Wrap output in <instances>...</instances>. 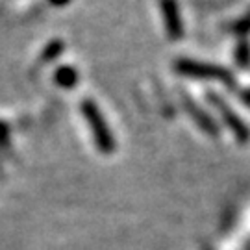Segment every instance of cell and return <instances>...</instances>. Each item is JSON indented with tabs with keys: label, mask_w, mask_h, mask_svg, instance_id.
Wrapping results in <instances>:
<instances>
[{
	"label": "cell",
	"mask_w": 250,
	"mask_h": 250,
	"mask_svg": "<svg viewBox=\"0 0 250 250\" xmlns=\"http://www.w3.org/2000/svg\"><path fill=\"white\" fill-rule=\"evenodd\" d=\"M172 69L178 72L180 76L193 78V80H209V82H221L226 87L235 89L237 80L235 74L230 69H226L223 65H215V63L197 62V60H189V58H180L174 62Z\"/></svg>",
	"instance_id": "obj_1"
},
{
	"label": "cell",
	"mask_w": 250,
	"mask_h": 250,
	"mask_svg": "<svg viewBox=\"0 0 250 250\" xmlns=\"http://www.w3.org/2000/svg\"><path fill=\"white\" fill-rule=\"evenodd\" d=\"M82 115L87 121V125L91 128V134H93V139H95V145L99 152L102 154H111L115 150V139H113V134L107 126L106 119L102 115V111L99 109L97 102H93L91 99L82 100Z\"/></svg>",
	"instance_id": "obj_2"
},
{
	"label": "cell",
	"mask_w": 250,
	"mask_h": 250,
	"mask_svg": "<svg viewBox=\"0 0 250 250\" xmlns=\"http://www.w3.org/2000/svg\"><path fill=\"white\" fill-rule=\"evenodd\" d=\"M206 100L215 107V111L221 115V121H223L224 125L230 128V132L233 134V137H235L239 143H249L250 128L245 125V121H243L241 117L237 115L232 107L228 106V102H226L221 95L213 93V91H209V93L206 95Z\"/></svg>",
	"instance_id": "obj_3"
},
{
	"label": "cell",
	"mask_w": 250,
	"mask_h": 250,
	"mask_svg": "<svg viewBox=\"0 0 250 250\" xmlns=\"http://www.w3.org/2000/svg\"><path fill=\"white\" fill-rule=\"evenodd\" d=\"M180 100H182V106H184V109L189 113V117L197 123V126L200 128V130H204L206 134H209L211 137H217V134H219V126H217V123L213 121V117L209 115L208 111H206L202 106H198V102L191 95H188L184 89H180Z\"/></svg>",
	"instance_id": "obj_4"
},
{
	"label": "cell",
	"mask_w": 250,
	"mask_h": 250,
	"mask_svg": "<svg viewBox=\"0 0 250 250\" xmlns=\"http://www.w3.org/2000/svg\"><path fill=\"white\" fill-rule=\"evenodd\" d=\"M160 9L167 37L170 41H180L184 37V21L180 13L178 0H160Z\"/></svg>",
	"instance_id": "obj_5"
},
{
	"label": "cell",
	"mask_w": 250,
	"mask_h": 250,
	"mask_svg": "<svg viewBox=\"0 0 250 250\" xmlns=\"http://www.w3.org/2000/svg\"><path fill=\"white\" fill-rule=\"evenodd\" d=\"M54 82L63 89H71L78 83V71L71 65H62L54 72Z\"/></svg>",
	"instance_id": "obj_6"
},
{
	"label": "cell",
	"mask_w": 250,
	"mask_h": 250,
	"mask_svg": "<svg viewBox=\"0 0 250 250\" xmlns=\"http://www.w3.org/2000/svg\"><path fill=\"white\" fill-rule=\"evenodd\" d=\"M233 62L239 69H249L250 67V41L241 39L235 50H233Z\"/></svg>",
	"instance_id": "obj_7"
},
{
	"label": "cell",
	"mask_w": 250,
	"mask_h": 250,
	"mask_svg": "<svg viewBox=\"0 0 250 250\" xmlns=\"http://www.w3.org/2000/svg\"><path fill=\"white\" fill-rule=\"evenodd\" d=\"M65 50V43H63L62 39H52L50 43H46V46L43 48V52H41V60L43 62H54V60H58L60 56L63 54Z\"/></svg>",
	"instance_id": "obj_8"
},
{
	"label": "cell",
	"mask_w": 250,
	"mask_h": 250,
	"mask_svg": "<svg viewBox=\"0 0 250 250\" xmlns=\"http://www.w3.org/2000/svg\"><path fill=\"white\" fill-rule=\"evenodd\" d=\"M230 30H232V34H237V36H249L250 34V9L243 15V17H239L235 22H233L232 26H230Z\"/></svg>",
	"instance_id": "obj_9"
},
{
	"label": "cell",
	"mask_w": 250,
	"mask_h": 250,
	"mask_svg": "<svg viewBox=\"0 0 250 250\" xmlns=\"http://www.w3.org/2000/svg\"><path fill=\"white\" fill-rule=\"evenodd\" d=\"M8 135H9V128H8V125L0 123V145H4L6 141H8Z\"/></svg>",
	"instance_id": "obj_10"
},
{
	"label": "cell",
	"mask_w": 250,
	"mask_h": 250,
	"mask_svg": "<svg viewBox=\"0 0 250 250\" xmlns=\"http://www.w3.org/2000/svg\"><path fill=\"white\" fill-rule=\"evenodd\" d=\"M239 97H241V100L247 104V106L250 107V87H247V89L239 91Z\"/></svg>",
	"instance_id": "obj_11"
},
{
	"label": "cell",
	"mask_w": 250,
	"mask_h": 250,
	"mask_svg": "<svg viewBox=\"0 0 250 250\" xmlns=\"http://www.w3.org/2000/svg\"><path fill=\"white\" fill-rule=\"evenodd\" d=\"M69 2H71V0H48V4L54 6V8H65Z\"/></svg>",
	"instance_id": "obj_12"
}]
</instances>
